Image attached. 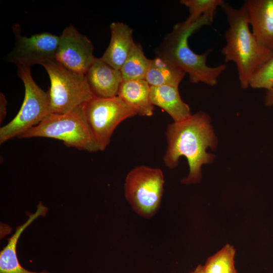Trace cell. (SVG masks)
I'll use <instances>...</instances> for the list:
<instances>
[{
  "label": "cell",
  "mask_w": 273,
  "mask_h": 273,
  "mask_svg": "<svg viewBox=\"0 0 273 273\" xmlns=\"http://www.w3.org/2000/svg\"><path fill=\"white\" fill-rule=\"evenodd\" d=\"M167 148L163 157L165 165L175 168L180 157L187 158L189 165L188 176L182 179L184 184H196L201 178V166L211 163L213 155L206 149H214L216 140L208 116L203 112L192 115L188 119L173 122L166 131Z\"/></svg>",
  "instance_id": "6da1fadb"
},
{
  "label": "cell",
  "mask_w": 273,
  "mask_h": 273,
  "mask_svg": "<svg viewBox=\"0 0 273 273\" xmlns=\"http://www.w3.org/2000/svg\"><path fill=\"white\" fill-rule=\"evenodd\" d=\"M220 7L229 25L225 44L221 50L224 62L235 63L240 85L246 89L252 76L272 56L273 51L261 45L250 30L243 5L236 8L224 1Z\"/></svg>",
  "instance_id": "7a4b0ae2"
},
{
  "label": "cell",
  "mask_w": 273,
  "mask_h": 273,
  "mask_svg": "<svg viewBox=\"0 0 273 273\" xmlns=\"http://www.w3.org/2000/svg\"><path fill=\"white\" fill-rule=\"evenodd\" d=\"M210 17L204 15L194 23L186 20L176 23L167 34L160 45L156 48V57L169 60L189 75L193 83L200 82L210 86L218 83L219 77L226 69L225 64L209 66L207 64L212 49L202 54L195 53L188 44V38L201 27L213 22Z\"/></svg>",
  "instance_id": "3957f363"
},
{
  "label": "cell",
  "mask_w": 273,
  "mask_h": 273,
  "mask_svg": "<svg viewBox=\"0 0 273 273\" xmlns=\"http://www.w3.org/2000/svg\"><path fill=\"white\" fill-rule=\"evenodd\" d=\"M82 107L64 114L51 113L18 138H48L88 152L101 151L84 118Z\"/></svg>",
  "instance_id": "277c9868"
},
{
  "label": "cell",
  "mask_w": 273,
  "mask_h": 273,
  "mask_svg": "<svg viewBox=\"0 0 273 273\" xmlns=\"http://www.w3.org/2000/svg\"><path fill=\"white\" fill-rule=\"evenodd\" d=\"M49 76L51 113L64 114L83 106L95 96L85 75L74 73L56 60L42 65Z\"/></svg>",
  "instance_id": "5b68a950"
},
{
  "label": "cell",
  "mask_w": 273,
  "mask_h": 273,
  "mask_svg": "<svg viewBox=\"0 0 273 273\" xmlns=\"http://www.w3.org/2000/svg\"><path fill=\"white\" fill-rule=\"evenodd\" d=\"M17 72L24 86V100L15 117L1 127V144L15 137L19 138L51 113L48 92H44L35 83L30 68L18 67Z\"/></svg>",
  "instance_id": "8992f818"
},
{
  "label": "cell",
  "mask_w": 273,
  "mask_h": 273,
  "mask_svg": "<svg viewBox=\"0 0 273 273\" xmlns=\"http://www.w3.org/2000/svg\"><path fill=\"white\" fill-rule=\"evenodd\" d=\"M164 184V175L160 168L138 166L126 176L124 196L136 214L150 219L159 210Z\"/></svg>",
  "instance_id": "52a82bcc"
},
{
  "label": "cell",
  "mask_w": 273,
  "mask_h": 273,
  "mask_svg": "<svg viewBox=\"0 0 273 273\" xmlns=\"http://www.w3.org/2000/svg\"><path fill=\"white\" fill-rule=\"evenodd\" d=\"M82 109L101 151L109 144L117 126L125 119L137 115L118 96L109 98L94 96L83 105Z\"/></svg>",
  "instance_id": "ba28073f"
},
{
  "label": "cell",
  "mask_w": 273,
  "mask_h": 273,
  "mask_svg": "<svg viewBox=\"0 0 273 273\" xmlns=\"http://www.w3.org/2000/svg\"><path fill=\"white\" fill-rule=\"evenodd\" d=\"M15 37V45L12 51L5 59L7 62L17 67H29L55 60L59 36L49 32L22 36L19 24L12 27Z\"/></svg>",
  "instance_id": "9c48e42d"
},
{
  "label": "cell",
  "mask_w": 273,
  "mask_h": 273,
  "mask_svg": "<svg viewBox=\"0 0 273 273\" xmlns=\"http://www.w3.org/2000/svg\"><path fill=\"white\" fill-rule=\"evenodd\" d=\"M59 37L55 60L68 70L85 75L97 58L91 41L72 25L66 27Z\"/></svg>",
  "instance_id": "30bf717a"
},
{
  "label": "cell",
  "mask_w": 273,
  "mask_h": 273,
  "mask_svg": "<svg viewBox=\"0 0 273 273\" xmlns=\"http://www.w3.org/2000/svg\"><path fill=\"white\" fill-rule=\"evenodd\" d=\"M243 5L252 33L261 45L273 51V0H246Z\"/></svg>",
  "instance_id": "8fae6325"
},
{
  "label": "cell",
  "mask_w": 273,
  "mask_h": 273,
  "mask_svg": "<svg viewBox=\"0 0 273 273\" xmlns=\"http://www.w3.org/2000/svg\"><path fill=\"white\" fill-rule=\"evenodd\" d=\"M85 77L94 95L101 98L117 96L123 81L120 70L111 67L101 58H96Z\"/></svg>",
  "instance_id": "7c38bea8"
},
{
  "label": "cell",
  "mask_w": 273,
  "mask_h": 273,
  "mask_svg": "<svg viewBox=\"0 0 273 273\" xmlns=\"http://www.w3.org/2000/svg\"><path fill=\"white\" fill-rule=\"evenodd\" d=\"M109 44L101 59L111 67L120 70L135 42L133 30L123 22H112L110 25Z\"/></svg>",
  "instance_id": "4fadbf2b"
},
{
  "label": "cell",
  "mask_w": 273,
  "mask_h": 273,
  "mask_svg": "<svg viewBox=\"0 0 273 273\" xmlns=\"http://www.w3.org/2000/svg\"><path fill=\"white\" fill-rule=\"evenodd\" d=\"M48 208L39 202L36 211L28 215V218L22 224L17 226L15 233L9 239L8 244L0 253V273H50L47 270L39 272L31 271L24 268L19 261L16 247L20 236L24 230L35 219L45 216Z\"/></svg>",
  "instance_id": "5bb4252c"
},
{
  "label": "cell",
  "mask_w": 273,
  "mask_h": 273,
  "mask_svg": "<svg viewBox=\"0 0 273 273\" xmlns=\"http://www.w3.org/2000/svg\"><path fill=\"white\" fill-rule=\"evenodd\" d=\"M150 98L152 104L166 112L174 122L184 121L192 115L190 107L180 96L178 86H150Z\"/></svg>",
  "instance_id": "9a60e30c"
},
{
  "label": "cell",
  "mask_w": 273,
  "mask_h": 273,
  "mask_svg": "<svg viewBox=\"0 0 273 273\" xmlns=\"http://www.w3.org/2000/svg\"><path fill=\"white\" fill-rule=\"evenodd\" d=\"M150 86L145 80L122 81L117 96L133 109L137 115L151 116L154 105L150 98Z\"/></svg>",
  "instance_id": "2e32d148"
},
{
  "label": "cell",
  "mask_w": 273,
  "mask_h": 273,
  "mask_svg": "<svg viewBox=\"0 0 273 273\" xmlns=\"http://www.w3.org/2000/svg\"><path fill=\"white\" fill-rule=\"evenodd\" d=\"M186 75L183 70L169 60L155 57L151 60L145 80L150 86H178Z\"/></svg>",
  "instance_id": "e0dca14e"
},
{
  "label": "cell",
  "mask_w": 273,
  "mask_h": 273,
  "mask_svg": "<svg viewBox=\"0 0 273 273\" xmlns=\"http://www.w3.org/2000/svg\"><path fill=\"white\" fill-rule=\"evenodd\" d=\"M151 59L144 54L140 43L135 42L130 54L120 69L123 81L145 80Z\"/></svg>",
  "instance_id": "ac0fdd59"
},
{
  "label": "cell",
  "mask_w": 273,
  "mask_h": 273,
  "mask_svg": "<svg viewBox=\"0 0 273 273\" xmlns=\"http://www.w3.org/2000/svg\"><path fill=\"white\" fill-rule=\"evenodd\" d=\"M236 250L229 244L209 257L204 268L206 273H238L235 267Z\"/></svg>",
  "instance_id": "d6986e66"
},
{
  "label": "cell",
  "mask_w": 273,
  "mask_h": 273,
  "mask_svg": "<svg viewBox=\"0 0 273 273\" xmlns=\"http://www.w3.org/2000/svg\"><path fill=\"white\" fill-rule=\"evenodd\" d=\"M223 2V0H181L179 3L189 10L190 15L186 20L194 23L204 15L214 20L217 8Z\"/></svg>",
  "instance_id": "ffe728a7"
},
{
  "label": "cell",
  "mask_w": 273,
  "mask_h": 273,
  "mask_svg": "<svg viewBox=\"0 0 273 273\" xmlns=\"http://www.w3.org/2000/svg\"><path fill=\"white\" fill-rule=\"evenodd\" d=\"M273 82V55L254 74L249 83L253 88L269 89Z\"/></svg>",
  "instance_id": "44dd1931"
},
{
  "label": "cell",
  "mask_w": 273,
  "mask_h": 273,
  "mask_svg": "<svg viewBox=\"0 0 273 273\" xmlns=\"http://www.w3.org/2000/svg\"><path fill=\"white\" fill-rule=\"evenodd\" d=\"M7 100L3 93L0 94V123L4 120L7 115Z\"/></svg>",
  "instance_id": "7402d4cb"
},
{
  "label": "cell",
  "mask_w": 273,
  "mask_h": 273,
  "mask_svg": "<svg viewBox=\"0 0 273 273\" xmlns=\"http://www.w3.org/2000/svg\"><path fill=\"white\" fill-rule=\"evenodd\" d=\"M266 90L265 105L268 107H273V82L271 87Z\"/></svg>",
  "instance_id": "603a6c76"
},
{
  "label": "cell",
  "mask_w": 273,
  "mask_h": 273,
  "mask_svg": "<svg viewBox=\"0 0 273 273\" xmlns=\"http://www.w3.org/2000/svg\"><path fill=\"white\" fill-rule=\"evenodd\" d=\"M190 273H206L204 268V266L199 264L197 267L192 271Z\"/></svg>",
  "instance_id": "cb8c5ba5"
}]
</instances>
